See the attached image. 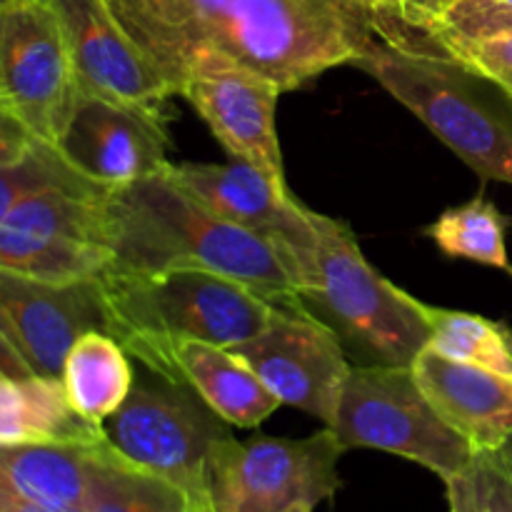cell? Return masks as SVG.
Listing matches in <instances>:
<instances>
[{"label": "cell", "instance_id": "6da1fadb", "mask_svg": "<svg viewBox=\"0 0 512 512\" xmlns=\"http://www.w3.org/2000/svg\"><path fill=\"white\" fill-rule=\"evenodd\" d=\"M178 95L205 58L230 60L285 90L353 60L380 40L388 0H105Z\"/></svg>", "mask_w": 512, "mask_h": 512}, {"label": "cell", "instance_id": "7a4b0ae2", "mask_svg": "<svg viewBox=\"0 0 512 512\" xmlns=\"http://www.w3.org/2000/svg\"><path fill=\"white\" fill-rule=\"evenodd\" d=\"M108 250L130 270H208L248 285L273 305L298 303L293 278L270 240L205 208L163 170L113 190L105 203Z\"/></svg>", "mask_w": 512, "mask_h": 512}, {"label": "cell", "instance_id": "3957f363", "mask_svg": "<svg viewBox=\"0 0 512 512\" xmlns=\"http://www.w3.org/2000/svg\"><path fill=\"white\" fill-rule=\"evenodd\" d=\"M95 280L108 335L143 368L168 378H178L173 358L180 343L233 348L258 335L275 310L248 285L208 270H130L110 263Z\"/></svg>", "mask_w": 512, "mask_h": 512}, {"label": "cell", "instance_id": "277c9868", "mask_svg": "<svg viewBox=\"0 0 512 512\" xmlns=\"http://www.w3.org/2000/svg\"><path fill=\"white\" fill-rule=\"evenodd\" d=\"M310 218L313 243L285 263L298 300L338 335L355 365L410 368L428 348V305L380 275L343 220L315 210Z\"/></svg>", "mask_w": 512, "mask_h": 512}, {"label": "cell", "instance_id": "5b68a950", "mask_svg": "<svg viewBox=\"0 0 512 512\" xmlns=\"http://www.w3.org/2000/svg\"><path fill=\"white\" fill-rule=\"evenodd\" d=\"M485 180L512 185V98L448 55L375 40L353 60Z\"/></svg>", "mask_w": 512, "mask_h": 512}, {"label": "cell", "instance_id": "8992f818", "mask_svg": "<svg viewBox=\"0 0 512 512\" xmlns=\"http://www.w3.org/2000/svg\"><path fill=\"white\" fill-rule=\"evenodd\" d=\"M143 370L105 435L125 460L205 505L210 455L230 438L228 423L185 380Z\"/></svg>", "mask_w": 512, "mask_h": 512}, {"label": "cell", "instance_id": "52a82bcc", "mask_svg": "<svg viewBox=\"0 0 512 512\" xmlns=\"http://www.w3.org/2000/svg\"><path fill=\"white\" fill-rule=\"evenodd\" d=\"M333 430L345 450L370 448L413 460L443 483L465 473L478 455L430 405L413 370L400 365H353Z\"/></svg>", "mask_w": 512, "mask_h": 512}, {"label": "cell", "instance_id": "ba28073f", "mask_svg": "<svg viewBox=\"0 0 512 512\" xmlns=\"http://www.w3.org/2000/svg\"><path fill=\"white\" fill-rule=\"evenodd\" d=\"M345 453L333 428L303 440L225 438L210 455V512H315L340 490Z\"/></svg>", "mask_w": 512, "mask_h": 512}, {"label": "cell", "instance_id": "9c48e42d", "mask_svg": "<svg viewBox=\"0 0 512 512\" xmlns=\"http://www.w3.org/2000/svg\"><path fill=\"white\" fill-rule=\"evenodd\" d=\"M80 98L78 73L45 0H13L0 23V100L30 135L58 145Z\"/></svg>", "mask_w": 512, "mask_h": 512}, {"label": "cell", "instance_id": "30bf717a", "mask_svg": "<svg viewBox=\"0 0 512 512\" xmlns=\"http://www.w3.org/2000/svg\"><path fill=\"white\" fill-rule=\"evenodd\" d=\"M265 388L283 405H293L333 428L350 360L338 335L303 303L275 305L268 325L233 345Z\"/></svg>", "mask_w": 512, "mask_h": 512}, {"label": "cell", "instance_id": "8fae6325", "mask_svg": "<svg viewBox=\"0 0 512 512\" xmlns=\"http://www.w3.org/2000/svg\"><path fill=\"white\" fill-rule=\"evenodd\" d=\"M178 95L208 123L230 158L253 165L280 190H288L275 133V108L283 88L275 80L230 60L205 58L185 75Z\"/></svg>", "mask_w": 512, "mask_h": 512}, {"label": "cell", "instance_id": "7c38bea8", "mask_svg": "<svg viewBox=\"0 0 512 512\" xmlns=\"http://www.w3.org/2000/svg\"><path fill=\"white\" fill-rule=\"evenodd\" d=\"M168 143L163 110L80 93L55 148L90 183L118 190L163 170Z\"/></svg>", "mask_w": 512, "mask_h": 512}, {"label": "cell", "instance_id": "4fadbf2b", "mask_svg": "<svg viewBox=\"0 0 512 512\" xmlns=\"http://www.w3.org/2000/svg\"><path fill=\"white\" fill-rule=\"evenodd\" d=\"M0 325L35 375L60 378L68 350L88 330L108 333L98 280L33 278L0 268Z\"/></svg>", "mask_w": 512, "mask_h": 512}, {"label": "cell", "instance_id": "5bb4252c", "mask_svg": "<svg viewBox=\"0 0 512 512\" xmlns=\"http://www.w3.org/2000/svg\"><path fill=\"white\" fill-rule=\"evenodd\" d=\"M73 55L80 93L163 110L173 95L105 0H45Z\"/></svg>", "mask_w": 512, "mask_h": 512}, {"label": "cell", "instance_id": "9a60e30c", "mask_svg": "<svg viewBox=\"0 0 512 512\" xmlns=\"http://www.w3.org/2000/svg\"><path fill=\"white\" fill-rule=\"evenodd\" d=\"M170 175L228 223L270 240L283 263L313 243V210L243 160L168 163Z\"/></svg>", "mask_w": 512, "mask_h": 512}, {"label": "cell", "instance_id": "2e32d148", "mask_svg": "<svg viewBox=\"0 0 512 512\" xmlns=\"http://www.w3.org/2000/svg\"><path fill=\"white\" fill-rule=\"evenodd\" d=\"M410 370L440 418L475 453L503 448L512 435V375L455 363L430 348L415 355Z\"/></svg>", "mask_w": 512, "mask_h": 512}, {"label": "cell", "instance_id": "e0dca14e", "mask_svg": "<svg viewBox=\"0 0 512 512\" xmlns=\"http://www.w3.org/2000/svg\"><path fill=\"white\" fill-rule=\"evenodd\" d=\"M173 360L175 375L235 428H258L283 405L230 348L185 340L175 348Z\"/></svg>", "mask_w": 512, "mask_h": 512}, {"label": "cell", "instance_id": "ac0fdd59", "mask_svg": "<svg viewBox=\"0 0 512 512\" xmlns=\"http://www.w3.org/2000/svg\"><path fill=\"white\" fill-rule=\"evenodd\" d=\"M103 425L80 418L65 395L63 380L30 375L13 380L0 375V448L3 445H100Z\"/></svg>", "mask_w": 512, "mask_h": 512}, {"label": "cell", "instance_id": "d6986e66", "mask_svg": "<svg viewBox=\"0 0 512 512\" xmlns=\"http://www.w3.org/2000/svg\"><path fill=\"white\" fill-rule=\"evenodd\" d=\"M95 448L98 445H3L0 483L43 508L85 512L88 470Z\"/></svg>", "mask_w": 512, "mask_h": 512}, {"label": "cell", "instance_id": "ffe728a7", "mask_svg": "<svg viewBox=\"0 0 512 512\" xmlns=\"http://www.w3.org/2000/svg\"><path fill=\"white\" fill-rule=\"evenodd\" d=\"M60 380L75 413L90 423L105 425L128 400L135 373L128 353L113 335L88 330L65 355Z\"/></svg>", "mask_w": 512, "mask_h": 512}, {"label": "cell", "instance_id": "44dd1931", "mask_svg": "<svg viewBox=\"0 0 512 512\" xmlns=\"http://www.w3.org/2000/svg\"><path fill=\"white\" fill-rule=\"evenodd\" d=\"M195 505L168 480L125 460L110 440L90 458L85 512H193Z\"/></svg>", "mask_w": 512, "mask_h": 512}, {"label": "cell", "instance_id": "7402d4cb", "mask_svg": "<svg viewBox=\"0 0 512 512\" xmlns=\"http://www.w3.org/2000/svg\"><path fill=\"white\" fill-rule=\"evenodd\" d=\"M113 263V253L103 245L75 243L15 228L0 220V268L33 278L73 283L90 280Z\"/></svg>", "mask_w": 512, "mask_h": 512}, {"label": "cell", "instance_id": "603a6c76", "mask_svg": "<svg viewBox=\"0 0 512 512\" xmlns=\"http://www.w3.org/2000/svg\"><path fill=\"white\" fill-rule=\"evenodd\" d=\"M508 225L510 220L500 213L493 200L475 195L468 203L440 213L438 220L423 230V235H428L448 258L508 270Z\"/></svg>", "mask_w": 512, "mask_h": 512}, {"label": "cell", "instance_id": "cb8c5ba5", "mask_svg": "<svg viewBox=\"0 0 512 512\" xmlns=\"http://www.w3.org/2000/svg\"><path fill=\"white\" fill-rule=\"evenodd\" d=\"M428 348L455 363L512 375V330L500 320L428 305Z\"/></svg>", "mask_w": 512, "mask_h": 512}, {"label": "cell", "instance_id": "d4e9b609", "mask_svg": "<svg viewBox=\"0 0 512 512\" xmlns=\"http://www.w3.org/2000/svg\"><path fill=\"white\" fill-rule=\"evenodd\" d=\"M43 190H75V193H110L90 183L60 155L55 145L35 140L23 158L0 165V220L30 195Z\"/></svg>", "mask_w": 512, "mask_h": 512}, {"label": "cell", "instance_id": "484cf974", "mask_svg": "<svg viewBox=\"0 0 512 512\" xmlns=\"http://www.w3.org/2000/svg\"><path fill=\"white\" fill-rule=\"evenodd\" d=\"M498 33H512V0H460L425 30L415 53L443 55L448 45Z\"/></svg>", "mask_w": 512, "mask_h": 512}, {"label": "cell", "instance_id": "4316f807", "mask_svg": "<svg viewBox=\"0 0 512 512\" xmlns=\"http://www.w3.org/2000/svg\"><path fill=\"white\" fill-rule=\"evenodd\" d=\"M443 55L458 60L473 73L498 85L505 95L512 98V33L488 35V38L455 43L443 50Z\"/></svg>", "mask_w": 512, "mask_h": 512}, {"label": "cell", "instance_id": "83f0119b", "mask_svg": "<svg viewBox=\"0 0 512 512\" xmlns=\"http://www.w3.org/2000/svg\"><path fill=\"white\" fill-rule=\"evenodd\" d=\"M460 0H388L380 40L393 48L415 50L425 30Z\"/></svg>", "mask_w": 512, "mask_h": 512}, {"label": "cell", "instance_id": "f1b7e54d", "mask_svg": "<svg viewBox=\"0 0 512 512\" xmlns=\"http://www.w3.org/2000/svg\"><path fill=\"white\" fill-rule=\"evenodd\" d=\"M480 495L485 512H512V473L495 453L475 455Z\"/></svg>", "mask_w": 512, "mask_h": 512}, {"label": "cell", "instance_id": "f546056e", "mask_svg": "<svg viewBox=\"0 0 512 512\" xmlns=\"http://www.w3.org/2000/svg\"><path fill=\"white\" fill-rule=\"evenodd\" d=\"M35 140L38 138L30 135V130L18 120V115L0 100V165L23 158Z\"/></svg>", "mask_w": 512, "mask_h": 512}, {"label": "cell", "instance_id": "4dcf8cb0", "mask_svg": "<svg viewBox=\"0 0 512 512\" xmlns=\"http://www.w3.org/2000/svg\"><path fill=\"white\" fill-rule=\"evenodd\" d=\"M445 493H448L450 512H485L478 473H475V460L465 473L445 480Z\"/></svg>", "mask_w": 512, "mask_h": 512}, {"label": "cell", "instance_id": "1f68e13d", "mask_svg": "<svg viewBox=\"0 0 512 512\" xmlns=\"http://www.w3.org/2000/svg\"><path fill=\"white\" fill-rule=\"evenodd\" d=\"M0 375L13 380H23V378H30V375H35L33 370H30V365L23 360V355L18 353V348L10 343L3 325H0Z\"/></svg>", "mask_w": 512, "mask_h": 512}, {"label": "cell", "instance_id": "d6a6232c", "mask_svg": "<svg viewBox=\"0 0 512 512\" xmlns=\"http://www.w3.org/2000/svg\"><path fill=\"white\" fill-rule=\"evenodd\" d=\"M0 512H55L50 508H43V505L33 503V500L20 498L18 493H13L10 488H5L0 483Z\"/></svg>", "mask_w": 512, "mask_h": 512}, {"label": "cell", "instance_id": "836d02e7", "mask_svg": "<svg viewBox=\"0 0 512 512\" xmlns=\"http://www.w3.org/2000/svg\"><path fill=\"white\" fill-rule=\"evenodd\" d=\"M495 455H498L500 460H503L505 465H508V470L512 473V435L508 440H505V445L500 450H495Z\"/></svg>", "mask_w": 512, "mask_h": 512}, {"label": "cell", "instance_id": "e575fe53", "mask_svg": "<svg viewBox=\"0 0 512 512\" xmlns=\"http://www.w3.org/2000/svg\"><path fill=\"white\" fill-rule=\"evenodd\" d=\"M10 3H13V0H0V23H3V15H5V10H8Z\"/></svg>", "mask_w": 512, "mask_h": 512}, {"label": "cell", "instance_id": "d590c367", "mask_svg": "<svg viewBox=\"0 0 512 512\" xmlns=\"http://www.w3.org/2000/svg\"><path fill=\"white\" fill-rule=\"evenodd\" d=\"M193 512H210V510H208V505H195Z\"/></svg>", "mask_w": 512, "mask_h": 512}, {"label": "cell", "instance_id": "8d00e7d4", "mask_svg": "<svg viewBox=\"0 0 512 512\" xmlns=\"http://www.w3.org/2000/svg\"><path fill=\"white\" fill-rule=\"evenodd\" d=\"M508 273H510V275H512V268H508Z\"/></svg>", "mask_w": 512, "mask_h": 512}]
</instances>
